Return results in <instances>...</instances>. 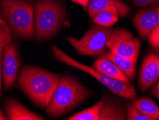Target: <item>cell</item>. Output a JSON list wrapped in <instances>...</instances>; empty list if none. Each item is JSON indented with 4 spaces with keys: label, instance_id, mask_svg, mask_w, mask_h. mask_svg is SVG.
Wrapping results in <instances>:
<instances>
[{
    "label": "cell",
    "instance_id": "obj_1",
    "mask_svg": "<svg viewBox=\"0 0 159 120\" xmlns=\"http://www.w3.org/2000/svg\"><path fill=\"white\" fill-rule=\"evenodd\" d=\"M60 78V74L26 66L21 71L18 82L20 89L32 102L47 109Z\"/></svg>",
    "mask_w": 159,
    "mask_h": 120
},
{
    "label": "cell",
    "instance_id": "obj_2",
    "mask_svg": "<svg viewBox=\"0 0 159 120\" xmlns=\"http://www.w3.org/2000/svg\"><path fill=\"white\" fill-rule=\"evenodd\" d=\"M91 95L90 91L75 78L61 76L46 111L50 117H60L75 109Z\"/></svg>",
    "mask_w": 159,
    "mask_h": 120
},
{
    "label": "cell",
    "instance_id": "obj_3",
    "mask_svg": "<svg viewBox=\"0 0 159 120\" xmlns=\"http://www.w3.org/2000/svg\"><path fill=\"white\" fill-rule=\"evenodd\" d=\"M4 20L14 33L24 38L34 36V9L22 0H1Z\"/></svg>",
    "mask_w": 159,
    "mask_h": 120
},
{
    "label": "cell",
    "instance_id": "obj_4",
    "mask_svg": "<svg viewBox=\"0 0 159 120\" xmlns=\"http://www.w3.org/2000/svg\"><path fill=\"white\" fill-rule=\"evenodd\" d=\"M65 10L57 0H42L34 8V37L46 40L52 37L61 27Z\"/></svg>",
    "mask_w": 159,
    "mask_h": 120
},
{
    "label": "cell",
    "instance_id": "obj_5",
    "mask_svg": "<svg viewBox=\"0 0 159 120\" xmlns=\"http://www.w3.org/2000/svg\"><path fill=\"white\" fill-rule=\"evenodd\" d=\"M52 50L53 55L57 60L65 63V64L75 68V69L82 70L83 71L94 76L98 81H100L102 85L106 86L115 94L120 96V97L133 101L136 98V92H135L134 87L130 84L125 83V82L119 81V80L107 76V75L100 72V70L95 69L94 67L84 65L83 63L73 59L70 56L67 55L66 53H65L64 52H62L57 47H52Z\"/></svg>",
    "mask_w": 159,
    "mask_h": 120
},
{
    "label": "cell",
    "instance_id": "obj_6",
    "mask_svg": "<svg viewBox=\"0 0 159 120\" xmlns=\"http://www.w3.org/2000/svg\"><path fill=\"white\" fill-rule=\"evenodd\" d=\"M113 29L100 25H93L80 39L67 37V41L80 54L88 56L100 55L106 51L107 43Z\"/></svg>",
    "mask_w": 159,
    "mask_h": 120
},
{
    "label": "cell",
    "instance_id": "obj_7",
    "mask_svg": "<svg viewBox=\"0 0 159 120\" xmlns=\"http://www.w3.org/2000/svg\"><path fill=\"white\" fill-rule=\"evenodd\" d=\"M107 46L112 53L137 62L141 41L133 36L129 30L125 28H116L113 29Z\"/></svg>",
    "mask_w": 159,
    "mask_h": 120
},
{
    "label": "cell",
    "instance_id": "obj_8",
    "mask_svg": "<svg viewBox=\"0 0 159 120\" xmlns=\"http://www.w3.org/2000/svg\"><path fill=\"white\" fill-rule=\"evenodd\" d=\"M20 66V58L17 46L12 42L3 48L2 69L3 82L7 89H10L16 81Z\"/></svg>",
    "mask_w": 159,
    "mask_h": 120
},
{
    "label": "cell",
    "instance_id": "obj_9",
    "mask_svg": "<svg viewBox=\"0 0 159 120\" xmlns=\"http://www.w3.org/2000/svg\"><path fill=\"white\" fill-rule=\"evenodd\" d=\"M133 24L142 38L148 37L159 26V5L139 10L133 19Z\"/></svg>",
    "mask_w": 159,
    "mask_h": 120
},
{
    "label": "cell",
    "instance_id": "obj_10",
    "mask_svg": "<svg viewBox=\"0 0 159 120\" xmlns=\"http://www.w3.org/2000/svg\"><path fill=\"white\" fill-rule=\"evenodd\" d=\"M159 79V55L149 54L145 58L139 74V83L142 91L153 86Z\"/></svg>",
    "mask_w": 159,
    "mask_h": 120
},
{
    "label": "cell",
    "instance_id": "obj_11",
    "mask_svg": "<svg viewBox=\"0 0 159 120\" xmlns=\"http://www.w3.org/2000/svg\"><path fill=\"white\" fill-rule=\"evenodd\" d=\"M6 110L10 120H43V117L27 109L22 103L9 98L6 102Z\"/></svg>",
    "mask_w": 159,
    "mask_h": 120
},
{
    "label": "cell",
    "instance_id": "obj_12",
    "mask_svg": "<svg viewBox=\"0 0 159 120\" xmlns=\"http://www.w3.org/2000/svg\"><path fill=\"white\" fill-rule=\"evenodd\" d=\"M110 6L116 7L121 17L127 16L130 11L129 7L120 0H89L88 5L89 15L93 17L98 12Z\"/></svg>",
    "mask_w": 159,
    "mask_h": 120
},
{
    "label": "cell",
    "instance_id": "obj_13",
    "mask_svg": "<svg viewBox=\"0 0 159 120\" xmlns=\"http://www.w3.org/2000/svg\"><path fill=\"white\" fill-rule=\"evenodd\" d=\"M93 67L100 70L102 74L107 75L119 81L130 84V80L113 61L102 55L101 57L95 61Z\"/></svg>",
    "mask_w": 159,
    "mask_h": 120
},
{
    "label": "cell",
    "instance_id": "obj_14",
    "mask_svg": "<svg viewBox=\"0 0 159 120\" xmlns=\"http://www.w3.org/2000/svg\"><path fill=\"white\" fill-rule=\"evenodd\" d=\"M126 119V109L123 105L104 98L100 113L99 120Z\"/></svg>",
    "mask_w": 159,
    "mask_h": 120
},
{
    "label": "cell",
    "instance_id": "obj_15",
    "mask_svg": "<svg viewBox=\"0 0 159 120\" xmlns=\"http://www.w3.org/2000/svg\"><path fill=\"white\" fill-rule=\"evenodd\" d=\"M105 57L109 58L126 75L130 81H133L135 76V64L136 62L130 58H124L112 53L110 50L106 53L102 54Z\"/></svg>",
    "mask_w": 159,
    "mask_h": 120
},
{
    "label": "cell",
    "instance_id": "obj_16",
    "mask_svg": "<svg viewBox=\"0 0 159 120\" xmlns=\"http://www.w3.org/2000/svg\"><path fill=\"white\" fill-rule=\"evenodd\" d=\"M120 17V15L118 9L114 6H110L98 12L93 17V20L95 25L111 27L118 22Z\"/></svg>",
    "mask_w": 159,
    "mask_h": 120
},
{
    "label": "cell",
    "instance_id": "obj_17",
    "mask_svg": "<svg viewBox=\"0 0 159 120\" xmlns=\"http://www.w3.org/2000/svg\"><path fill=\"white\" fill-rule=\"evenodd\" d=\"M133 104L143 114L151 120H159V107L150 98H141L134 100Z\"/></svg>",
    "mask_w": 159,
    "mask_h": 120
},
{
    "label": "cell",
    "instance_id": "obj_18",
    "mask_svg": "<svg viewBox=\"0 0 159 120\" xmlns=\"http://www.w3.org/2000/svg\"><path fill=\"white\" fill-rule=\"evenodd\" d=\"M104 98L102 97L99 102L92 107L83 111L76 113L69 117L68 120H99L100 109L103 104Z\"/></svg>",
    "mask_w": 159,
    "mask_h": 120
},
{
    "label": "cell",
    "instance_id": "obj_19",
    "mask_svg": "<svg viewBox=\"0 0 159 120\" xmlns=\"http://www.w3.org/2000/svg\"><path fill=\"white\" fill-rule=\"evenodd\" d=\"M12 42L11 30L7 24L6 21L0 17V50H3V48L8 44Z\"/></svg>",
    "mask_w": 159,
    "mask_h": 120
},
{
    "label": "cell",
    "instance_id": "obj_20",
    "mask_svg": "<svg viewBox=\"0 0 159 120\" xmlns=\"http://www.w3.org/2000/svg\"><path fill=\"white\" fill-rule=\"evenodd\" d=\"M126 119L128 120H151L150 117L140 112L134 104L128 103L126 107Z\"/></svg>",
    "mask_w": 159,
    "mask_h": 120
},
{
    "label": "cell",
    "instance_id": "obj_21",
    "mask_svg": "<svg viewBox=\"0 0 159 120\" xmlns=\"http://www.w3.org/2000/svg\"><path fill=\"white\" fill-rule=\"evenodd\" d=\"M148 43L154 50L159 52V26L148 36Z\"/></svg>",
    "mask_w": 159,
    "mask_h": 120
},
{
    "label": "cell",
    "instance_id": "obj_22",
    "mask_svg": "<svg viewBox=\"0 0 159 120\" xmlns=\"http://www.w3.org/2000/svg\"><path fill=\"white\" fill-rule=\"evenodd\" d=\"M138 7H148L159 4V0H133Z\"/></svg>",
    "mask_w": 159,
    "mask_h": 120
},
{
    "label": "cell",
    "instance_id": "obj_23",
    "mask_svg": "<svg viewBox=\"0 0 159 120\" xmlns=\"http://www.w3.org/2000/svg\"><path fill=\"white\" fill-rule=\"evenodd\" d=\"M2 57H3V50H0V98L2 96V82L3 79V69H2Z\"/></svg>",
    "mask_w": 159,
    "mask_h": 120
},
{
    "label": "cell",
    "instance_id": "obj_24",
    "mask_svg": "<svg viewBox=\"0 0 159 120\" xmlns=\"http://www.w3.org/2000/svg\"><path fill=\"white\" fill-rule=\"evenodd\" d=\"M71 1L75 2V3L80 4V5H81L84 9L87 7L89 2V0H71Z\"/></svg>",
    "mask_w": 159,
    "mask_h": 120
},
{
    "label": "cell",
    "instance_id": "obj_25",
    "mask_svg": "<svg viewBox=\"0 0 159 120\" xmlns=\"http://www.w3.org/2000/svg\"><path fill=\"white\" fill-rule=\"evenodd\" d=\"M152 94L159 99V84H157V85H156L155 86V88L153 89V91H152Z\"/></svg>",
    "mask_w": 159,
    "mask_h": 120
},
{
    "label": "cell",
    "instance_id": "obj_26",
    "mask_svg": "<svg viewBox=\"0 0 159 120\" xmlns=\"http://www.w3.org/2000/svg\"><path fill=\"white\" fill-rule=\"evenodd\" d=\"M4 119H6L5 117H4L3 114L2 113V112L0 111V120H4Z\"/></svg>",
    "mask_w": 159,
    "mask_h": 120
},
{
    "label": "cell",
    "instance_id": "obj_27",
    "mask_svg": "<svg viewBox=\"0 0 159 120\" xmlns=\"http://www.w3.org/2000/svg\"><path fill=\"white\" fill-rule=\"evenodd\" d=\"M158 84H159V82H158Z\"/></svg>",
    "mask_w": 159,
    "mask_h": 120
}]
</instances>
